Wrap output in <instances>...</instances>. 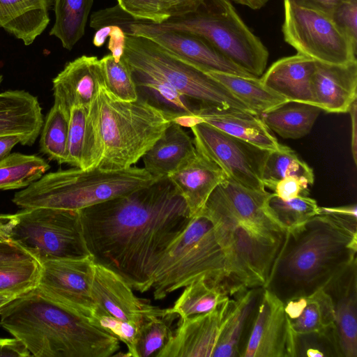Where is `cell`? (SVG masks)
Listing matches in <instances>:
<instances>
[{
	"label": "cell",
	"instance_id": "obj_1",
	"mask_svg": "<svg viewBox=\"0 0 357 357\" xmlns=\"http://www.w3.org/2000/svg\"><path fill=\"white\" fill-rule=\"evenodd\" d=\"M79 213L93 261L140 293L151 289L158 262L192 218L168 177Z\"/></svg>",
	"mask_w": 357,
	"mask_h": 357
},
{
	"label": "cell",
	"instance_id": "obj_2",
	"mask_svg": "<svg viewBox=\"0 0 357 357\" xmlns=\"http://www.w3.org/2000/svg\"><path fill=\"white\" fill-rule=\"evenodd\" d=\"M357 219L319 214L287 230L264 289L283 303L321 289L356 257Z\"/></svg>",
	"mask_w": 357,
	"mask_h": 357
},
{
	"label": "cell",
	"instance_id": "obj_3",
	"mask_svg": "<svg viewBox=\"0 0 357 357\" xmlns=\"http://www.w3.org/2000/svg\"><path fill=\"white\" fill-rule=\"evenodd\" d=\"M0 326L35 357L116 356L120 340L52 300L37 287L8 303Z\"/></svg>",
	"mask_w": 357,
	"mask_h": 357
},
{
	"label": "cell",
	"instance_id": "obj_4",
	"mask_svg": "<svg viewBox=\"0 0 357 357\" xmlns=\"http://www.w3.org/2000/svg\"><path fill=\"white\" fill-rule=\"evenodd\" d=\"M89 114L96 135L97 167L109 171L132 167L173 121L171 115L142 97L130 102L117 99L104 83Z\"/></svg>",
	"mask_w": 357,
	"mask_h": 357
},
{
	"label": "cell",
	"instance_id": "obj_5",
	"mask_svg": "<svg viewBox=\"0 0 357 357\" xmlns=\"http://www.w3.org/2000/svg\"><path fill=\"white\" fill-rule=\"evenodd\" d=\"M160 179L144 167L109 171L72 167L45 174L16 192L12 202L22 208L45 207L79 211L146 187Z\"/></svg>",
	"mask_w": 357,
	"mask_h": 357
},
{
	"label": "cell",
	"instance_id": "obj_6",
	"mask_svg": "<svg viewBox=\"0 0 357 357\" xmlns=\"http://www.w3.org/2000/svg\"><path fill=\"white\" fill-rule=\"evenodd\" d=\"M224 287L235 294L225 250L210 219L192 217L185 229L169 245L154 272L151 289L155 300L197 280Z\"/></svg>",
	"mask_w": 357,
	"mask_h": 357
},
{
	"label": "cell",
	"instance_id": "obj_7",
	"mask_svg": "<svg viewBox=\"0 0 357 357\" xmlns=\"http://www.w3.org/2000/svg\"><path fill=\"white\" fill-rule=\"evenodd\" d=\"M158 25L198 35L254 77L264 74L268 51L229 0H204L196 11L170 17Z\"/></svg>",
	"mask_w": 357,
	"mask_h": 357
},
{
	"label": "cell",
	"instance_id": "obj_8",
	"mask_svg": "<svg viewBox=\"0 0 357 357\" xmlns=\"http://www.w3.org/2000/svg\"><path fill=\"white\" fill-rule=\"evenodd\" d=\"M123 56L132 73L165 82L189 99L255 114L209 74L172 55L149 38L126 35Z\"/></svg>",
	"mask_w": 357,
	"mask_h": 357
},
{
	"label": "cell",
	"instance_id": "obj_9",
	"mask_svg": "<svg viewBox=\"0 0 357 357\" xmlns=\"http://www.w3.org/2000/svg\"><path fill=\"white\" fill-rule=\"evenodd\" d=\"M10 242L40 264L50 260L91 257L79 211L37 207L13 214Z\"/></svg>",
	"mask_w": 357,
	"mask_h": 357
},
{
	"label": "cell",
	"instance_id": "obj_10",
	"mask_svg": "<svg viewBox=\"0 0 357 357\" xmlns=\"http://www.w3.org/2000/svg\"><path fill=\"white\" fill-rule=\"evenodd\" d=\"M284 39L297 53L329 64L357 61L356 50L328 15L288 0H284Z\"/></svg>",
	"mask_w": 357,
	"mask_h": 357
},
{
	"label": "cell",
	"instance_id": "obj_11",
	"mask_svg": "<svg viewBox=\"0 0 357 357\" xmlns=\"http://www.w3.org/2000/svg\"><path fill=\"white\" fill-rule=\"evenodd\" d=\"M190 128L196 150L218 165L226 177L252 190H265L261 171L268 151L204 122L197 123Z\"/></svg>",
	"mask_w": 357,
	"mask_h": 357
},
{
	"label": "cell",
	"instance_id": "obj_12",
	"mask_svg": "<svg viewBox=\"0 0 357 357\" xmlns=\"http://www.w3.org/2000/svg\"><path fill=\"white\" fill-rule=\"evenodd\" d=\"M93 266L91 257L45 261L40 264L36 287L48 298L93 324L96 310L91 296Z\"/></svg>",
	"mask_w": 357,
	"mask_h": 357
},
{
	"label": "cell",
	"instance_id": "obj_13",
	"mask_svg": "<svg viewBox=\"0 0 357 357\" xmlns=\"http://www.w3.org/2000/svg\"><path fill=\"white\" fill-rule=\"evenodd\" d=\"M130 35L149 38L172 55L206 73L254 77L227 59L205 39L192 32L163 28L142 21L130 25Z\"/></svg>",
	"mask_w": 357,
	"mask_h": 357
},
{
	"label": "cell",
	"instance_id": "obj_14",
	"mask_svg": "<svg viewBox=\"0 0 357 357\" xmlns=\"http://www.w3.org/2000/svg\"><path fill=\"white\" fill-rule=\"evenodd\" d=\"M284 303L264 289L241 357H294V333Z\"/></svg>",
	"mask_w": 357,
	"mask_h": 357
},
{
	"label": "cell",
	"instance_id": "obj_15",
	"mask_svg": "<svg viewBox=\"0 0 357 357\" xmlns=\"http://www.w3.org/2000/svg\"><path fill=\"white\" fill-rule=\"evenodd\" d=\"M91 296L96 307L138 328L147 317L173 313L170 308L162 309L152 305L148 300L138 298L120 275L95 262Z\"/></svg>",
	"mask_w": 357,
	"mask_h": 357
},
{
	"label": "cell",
	"instance_id": "obj_16",
	"mask_svg": "<svg viewBox=\"0 0 357 357\" xmlns=\"http://www.w3.org/2000/svg\"><path fill=\"white\" fill-rule=\"evenodd\" d=\"M231 297L213 310L181 319L169 342L156 357H213Z\"/></svg>",
	"mask_w": 357,
	"mask_h": 357
},
{
	"label": "cell",
	"instance_id": "obj_17",
	"mask_svg": "<svg viewBox=\"0 0 357 357\" xmlns=\"http://www.w3.org/2000/svg\"><path fill=\"white\" fill-rule=\"evenodd\" d=\"M334 311L333 334L340 357H357V258L323 288Z\"/></svg>",
	"mask_w": 357,
	"mask_h": 357
},
{
	"label": "cell",
	"instance_id": "obj_18",
	"mask_svg": "<svg viewBox=\"0 0 357 357\" xmlns=\"http://www.w3.org/2000/svg\"><path fill=\"white\" fill-rule=\"evenodd\" d=\"M190 118V126L204 122L264 150L274 151L281 146L260 116L251 112L201 103Z\"/></svg>",
	"mask_w": 357,
	"mask_h": 357
},
{
	"label": "cell",
	"instance_id": "obj_19",
	"mask_svg": "<svg viewBox=\"0 0 357 357\" xmlns=\"http://www.w3.org/2000/svg\"><path fill=\"white\" fill-rule=\"evenodd\" d=\"M103 83L100 59L81 56L68 62L53 79L54 102L68 112L74 106L89 107Z\"/></svg>",
	"mask_w": 357,
	"mask_h": 357
},
{
	"label": "cell",
	"instance_id": "obj_20",
	"mask_svg": "<svg viewBox=\"0 0 357 357\" xmlns=\"http://www.w3.org/2000/svg\"><path fill=\"white\" fill-rule=\"evenodd\" d=\"M312 88L314 105L321 110L349 112L357 98V61L346 64L315 61Z\"/></svg>",
	"mask_w": 357,
	"mask_h": 357
},
{
	"label": "cell",
	"instance_id": "obj_21",
	"mask_svg": "<svg viewBox=\"0 0 357 357\" xmlns=\"http://www.w3.org/2000/svg\"><path fill=\"white\" fill-rule=\"evenodd\" d=\"M167 177L185 200L191 216L195 217L226 176L218 165L197 151Z\"/></svg>",
	"mask_w": 357,
	"mask_h": 357
},
{
	"label": "cell",
	"instance_id": "obj_22",
	"mask_svg": "<svg viewBox=\"0 0 357 357\" xmlns=\"http://www.w3.org/2000/svg\"><path fill=\"white\" fill-rule=\"evenodd\" d=\"M314 68V59L297 53L274 62L260 79L289 102L314 105L312 88Z\"/></svg>",
	"mask_w": 357,
	"mask_h": 357
},
{
	"label": "cell",
	"instance_id": "obj_23",
	"mask_svg": "<svg viewBox=\"0 0 357 357\" xmlns=\"http://www.w3.org/2000/svg\"><path fill=\"white\" fill-rule=\"evenodd\" d=\"M43 121L36 96L24 90L0 93V136L16 135L21 144L31 146L40 133Z\"/></svg>",
	"mask_w": 357,
	"mask_h": 357
},
{
	"label": "cell",
	"instance_id": "obj_24",
	"mask_svg": "<svg viewBox=\"0 0 357 357\" xmlns=\"http://www.w3.org/2000/svg\"><path fill=\"white\" fill-rule=\"evenodd\" d=\"M263 288H249L232 295L231 305L213 357L240 356Z\"/></svg>",
	"mask_w": 357,
	"mask_h": 357
},
{
	"label": "cell",
	"instance_id": "obj_25",
	"mask_svg": "<svg viewBox=\"0 0 357 357\" xmlns=\"http://www.w3.org/2000/svg\"><path fill=\"white\" fill-rule=\"evenodd\" d=\"M196 151L193 139L183 126L172 121L142 157L144 168L156 178L167 177Z\"/></svg>",
	"mask_w": 357,
	"mask_h": 357
},
{
	"label": "cell",
	"instance_id": "obj_26",
	"mask_svg": "<svg viewBox=\"0 0 357 357\" xmlns=\"http://www.w3.org/2000/svg\"><path fill=\"white\" fill-rule=\"evenodd\" d=\"M53 0H0V25L25 45L33 43L50 23Z\"/></svg>",
	"mask_w": 357,
	"mask_h": 357
},
{
	"label": "cell",
	"instance_id": "obj_27",
	"mask_svg": "<svg viewBox=\"0 0 357 357\" xmlns=\"http://www.w3.org/2000/svg\"><path fill=\"white\" fill-rule=\"evenodd\" d=\"M284 304L293 333H333V303L323 289L308 296L288 300Z\"/></svg>",
	"mask_w": 357,
	"mask_h": 357
},
{
	"label": "cell",
	"instance_id": "obj_28",
	"mask_svg": "<svg viewBox=\"0 0 357 357\" xmlns=\"http://www.w3.org/2000/svg\"><path fill=\"white\" fill-rule=\"evenodd\" d=\"M89 109L74 106L70 111L66 164L84 169L96 167L99 164Z\"/></svg>",
	"mask_w": 357,
	"mask_h": 357
},
{
	"label": "cell",
	"instance_id": "obj_29",
	"mask_svg": "<svg viewBox=\"0 0 357 357\" xmlns=\"http://www.w3.org/2000/svg\"><path fill=\"white\" fill-rule=\"evenodd\" d=\"M207 73L257 115L260 116L289 102L284 98L265 86L259 77L215 72Z\"/></svg>",
	"mask_w": 357,
	"mask_h": 357
},
{
	"label": "cell",
	"instance_id": "obj_30",
	"mask_svg": "<svg viewBox=\"0 0 357 357\" xmlns=\"http://www.w3.org/2000/svg\"><path fill=\"white\" fill-rule=\"evenodd\" d=\"M289 102L260 117L268 128L284 139H299L312 130L322 111L319 107L307 104Z\"/></svg>",
	"mask_w": 357,
	"mask_h": 357
},
{
	"label": "cell",
	"instance_id": "obj_31",
	"mask_svg": "<svg viewBox=\"0 0 357 357\" xmlns=\"http://www.w3.org/2000/svg\"><path fill=\"white\" fill-rule=\"evenodd\" d=\"M93 0H53L55 21L50 31L71 50L82 38Z\"/></svg>",
	"mask_w": 357,
	"mask_h": 357
},
{
	"label": "cell",
	"instance_id": "obj_32",
	"mask_svg": "<svg viewBox=\"0 0 357 357\" xmlns=\"http://www.w3.org/2000/svg\"><path fill=\"white\" fill-rule=\"evenodd\" d=\"M229 297L224 287L200 280L185 287L170 309L183 319L209 312Z\"/></svg>",
	"mask_w": 357,
	"mask_h": 357
},
{
	"label": "cell",
	"instance_id": "obj_33",
	"mask_svg": "<svg viewBox=\"0 0 357 357\" xmlns=\"http://www.w3.org/2000/svg\"><path fill=\"white\" fill-rule=\"evenodd\" d=\"M287 176L298 178L310 186L314 181L312 169L290 147L281 144L278 149L268 151L261 171V180L264 187L270 189Z\"/></svg>",
	"mask_w": 357,
	"mask_h": 357
},
{
	"label": "cell",
	"instance_id": "obj_34",
	"mask_svg": "<svg viewBox=\"0 0 357 357\" xmlns=\"http://www.w3.org/2000/svg\"><path fill=\"white\" fill-rule=\"evenodd\" d=\"M50 169L49 163L40 156L10 153L0 160V190L24 189Z\"/></svg>",
	"mask_w": 357,
	"mask_h": 357
},
{
	"label": "cell",
	"instance_id": "obj_35",
	"mask_svg": "<svg viewBox=\"0 0 357 357\" xmlns=\"http://www.w3.org/2000/svg\"><path fill=\"white\" fill-rule=\"evenodd\" d=\"M132 74L137 91H142L145 95L144 98L171 115L173 121L192 116L195 107L191 105L188 98L176 89L159 79L132 72Z\"/></svg>",
	"mask_w": 357,
	"mask_h": 357
},
{
	"label": "cell",
	"instance_id": "obj_36",
	"mask_svg": "<svg viewBox=\"0 0 357 357\" xmlns=\"http://www.w3.org/2000/svg\"><path fill=\"white\" fill-rule=\"evenodd\" d=\"M70 112L54 102L40 130V151L50 160L66 163Z\"/></svg>",
	"mask_w": 357,
	"mask_h": 357
},
{
	"label": "cell",
	"instance_id": "obj_37",
	"mask_svg": "<svg viewBox=\"0 0 357 357\" xmlns=\"http://www.w3.org/2000/svg\"><path fill=\"white\" fill-rule=\"evenodd\" d=\"M176 314L147 317L140 325L135 343L134 357H156L172 336L171 325Z\"/></svg>",
	"mask_w": 357,
	"mask_h": 357
},
{
	"label": "cell",
	"instance_id": "obj_38",
	"mask_svg": "<svg viewBox=\"0 0 357 357\" xmlns=\"http://www.w3.org/2000/svg\"><path fill=\"white\" fill-rule=\"evenodd\" d=\"M266 203L269 211L286 231L300 227L319 215V206L316 200L308 196L284 200L273 192Z\"/></svg>",
	"mask_w": 357,
	"mask_h": 357
},
{
	"label": "cell",
	"instance_id": "obj_39",
	"mask_svg": "<svg viewBox=\"0 0 357 357\" xmlns=\"http://www.w3.org/2000/svg\"><path fill=\"white\" fill-rule=\"evenodd\" d=\"M104 84L106 89L117 99L122 101H135L139 94L132 71L123 56L116 61L111 54L100 59Z\"/></svg>",
	"mask_w": 357,
	"mask_h": 357
},
{
	"label": "cell",
	"instance_id": "obj_40",
	"mask_svg": "<svg viewBox=\"0 0 357 357\" xmlns=\"http://www.w3.org/2000/svg\"><path fill=\"white\" fill-rule=\"evenodd\" d=\"M40 271L36 260L0 264V293H24L36 287Z\"/></svg>",
	"mask_w": 357,
	"mask_h": 357
},
{
	"label": "cell",
	"instance_id": "obj_41",
	"mask_svg": "<svg viewBox=\"0 0 357 357\" xmlns=\"http://www.w3.org/2000/svg\"><path fill=\"white\" fill-rule=\"evenodd\" d=\"M339 356L333 332L294 333V357Z\"/></svg>",
	"mask_w": 357,
	"mask_h": 357
},
{
	"label": "cell",
	"instance_id": "obj_42",
	"mask_svg": "<svg viewBox=\"0 0 357 357\" xmlns=\"http://www.w3.org/2000/svg\"><path fill=\"white\" fill-rule=\"evenodd\" d=\"M118 5L135 19L160 24L170 18L162 0H117Z\"/></svg>",
	"mask_w": 357,
	"mask_h": 357
},
{
	"label": "cell",
	"instance_id": "obj_43",
	"mask_svg": "<svg viewBox=\"0 0 357 357\" xmlns=\"http://www.w3.org/2000/svg\"><path fill=\"white\" fill-rule=\"evenodd\" d=\"M329 17L357 50V0L341 2Z\"/></svg>",
	"mask_w": 357,
	"mask_h": 357
},
{
	"label": "cell",
	"instance_id": "obj_44",
	"mask_svg": "<svg viewBox=\"0 0 357 357\" xmlns=\"http://www.w3.org/2000/svg\"><path fill=\"white\" fill-rule=\"evenodd\" d=\"M142 21L135 19L117 4L93 13L90 26L96 29L105 26H116L122 29L126 35H130V25Z\"/></svg>",
	"mask_w": 357,
	"mask_h": 357
},
{
	"label": "cell",
	"instance_id": "obj_45",
	"mask_svg": "<svg viewBox=\"0 0 357 357\" xmlns=\"http://www.w3.org/2000/svg\"><path fill=\"white\" fill-rule=\"evenodd\" d=\"M310 187L307 183L294 176H287L275 183L270 189L284 200L298 196H307Z\"/></svg>",
	"mask_w": 357,
	"mask_h": 357
},
{
	"label": "cell",
	"instance_id": "obj_46",
	"mask_svg": "<svg viewBox=\"0 0 357 357\" xmlns=\"http://www.w3.org/2000/svg\"><path fill=\"white\" fill-rule=\"evenodd\" d=\"M35 260L29 254L11 242L0 241V264Z\"/></svg>",
	"mask_w": 357,
	"mask_h": 357
},
{
	"label": "cell",
	"instance_id": "obj_47",
	"mask_svg": "<svg viewBox=\"0 0 357 357\" xmlns=\"http://www.w3.org/2000/svg\"><path fill=\"white\" fill-rule=\"evenodd\" d=\"M170 17L196 11L204 0H162Z\"/></svg>",
	"mask_w": 357,
	"mask_h": 357
},
{
	"label": "cell",
	"instance_id": "obj_48",
	"mask_svg": "<svg viewBox=\"0 0 357 357\" xmlns=\"http://www.w3.org/2000/svg\"><path fill=\"white\" fill-rule=\"evenodd\" d=\"M31 354L18 339L0 338V357H27Z\"/></svg>",
	"mask_w": 357,
	"mask_h": 357
},
{
	"label": "cell",
	"instance_id": "obj_49",
	"mask_svg": "<svg viewBox=\"0 0 357 357\" xmlns=\"http://www.w3.org/2000/svg\"><path fill=\"white\" fill-rule=\"evenodd\" d=\"M126 34L119 26H113L109 34L107 48L116 61H119L124 54Z\"/></svg>",
	"mask_w": 357,
	"mask_h": 357
},
{
	"label": "cell",
	"instance_id": "obj_50",
	"mask_svg": "<svg viewBox=\"0 0 357 357\" xmlns=\"http://www.w3.org/2000/svg\"><path fill=\"white\" fill-rule=\"evenodd\" d=\"M291 3L323 13L328 16L333 10L341 2L347 0H288Z\"/></svg>",
	"mask_w": 357,
	"mask_h": 357
},
{
	"label": "cell",
	"instance_id": "obj_51",
	"mask_svg": "<svg viewBox=\"0 0 357 357\" xmlns=\"http://www.w3.org/2000/svg\"><path fill=\"white\" fill-rule=\"evenodd\" d=\"M319 214L331 215L336 217L357 219L356 204H349L335 207L319 208Z\"/></svg>",
	"mask_w": 357,
	"mask_h": 357
},
{
	"label": "cell",
	"instance_id": "obj_52",
	"mask_svg": "<svg viewBox=\"0 0 357 357\" xmlns=\"http://www.w3.org/2000/svg\"><path fill=\"white\" fill-rule=\"evenodd\" d=\"M356 105L357 102L355 100L350 109L349 112L351 116V153L353 156V160L356 165L357 163V118H356Z\"/></svg>",
	"mask_w": 357,
	"mask_h": 357
},
{
	"label": "cell",
	"instance_id": "obj_53",
	"mask_svg": "<svg viewBox=\"0 0 357 357\" xmlns=\"http://www.w3.org/2000/svg\"><path fill=\"white\" fill-rule=\"evenodd\" d=\"M17 144H21V139L18 136H0V160L8 155L13 148Z\"/></svg>",
	"mask_w": 357,
	"mask_h": 357
},
{
	"label": "cell",
	"instance_id": "obj_54",
	"mask_svg": "<svg viewBox=\"0 0 357 357\" xmlns=\"http://www.w3.org/2000/svg\"><path fill=\"white\" fill-rule=\"evenodd\" d=\"M13 223V214H0V241L10 242V233Z\"/></svg>",
	"mask_w": 357,
	"mask_h": 357
},
{
	"label": "cell",
	"instance_id": "obj_55",
	"mask_svg": "<svg viewBox=\"0 0 357 357\" xmlns=\"http://www.w3.org/2000/svg\"><path fill=\"white\" fill-rule=\"evenodd\" d=\"M113 26H105L98 29L96 31L93 43L96 47H102L105 43L107 38L109 36Z\"/></svg>",
	"mask_w": 357,
	"mask_h": 357
},
{
	"label": "cell",
	"instance_id": "obj_56",
	"mask_svg": "<svg viewBox=\"0 0 357 357\" xmlns=\"http://www.w3.org/2000/svg\"><path fill=\"white\" fill-rule=\"evenodd\" d=\"M24 293L17 292H3L0 293V312L4 307L13 300L20 296Z\"/></svg>",
	"mask_w": 357,
	"mask_h": 357
},
{
	"label": "cell",
	"instance_id": "obj_57",
	"mask_svg": "<svg viewBox=\"0 0 357 357\" xmlns=\"http://www.w3.org/2000/svg\"><path fill=\"white\" fill-rule=\"evenodd\" d=\"M238 4L246 6L252 9L257 10L262 8L268 0H231Z\"/></svg>",
	"mask_w": 357,
	"mask_h": 357
},
{
	"label": "cell",
	"instance_id": "obj_58",
	"mask_svg": "<svg viewBox=\"0 0 357 357\" xmlns=\"http://www.w3.org/2000/svg\"><path fill=\"white\" fill-rule=\"evenodd\" d=\"M2 80H3V76H2V75L0 73V84H1V82H2Z\"/></svg>",
	"mask_w": 357,
	"mask_h": 357
},
{
	"label": "cell",
	"instance_id": "obj_59",
	"mask_svg": "<svg viewBox=\"0 0 357 357\" xmlns=\"http://www.w3.org/2000/svg\"><path fill=\"white\" fill-rule=\"evenodd\" d=\"M0 28H1V25H0Z\"/></svg>",
	"mask_w": 357,
	"mask_h": 357
}]
</instances>
